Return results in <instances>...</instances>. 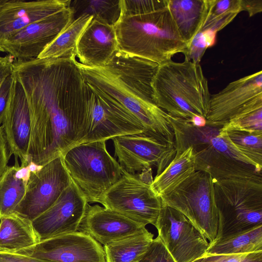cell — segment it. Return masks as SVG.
<instances>
[{
	"label": "cell",
	"mask_w": 262,
	"mask_h": 262,
	"mask_svg": "<svg viewBox=\"0 0 262 262\" xmlns=\"http://www.w3.org/2000/svg\"><path fill=\"white\" fill-rule=\"evenodd\" d=\"M15 253L55 262H105L103 247L79 231L40 241Z\"/></svg>",
	"instance_id": "obj_15"
},
{
	"label": "cell",
	"mask_w": 262,
	"mask_h": 262,
	"mask_svg": "<svg viewBox=\"0 0 262 262\" xmlns=\"http://www.w3.org/2000/svg\"><path fill=\"white\" fill-rule=\"evenodd\" d=\"M214 192L219 215L215 239L262 225V182L214 180Z\"/></svg>",
	"instance_id": "obj_5"
},
{
	"label": "cell",
	"mask_w": 262,
	"mask_h": 262,
	"mask_svg": "<svg viewBox=\"0 0 262 262\" xmlns=\"http://www.w3.org/2000/svg\"><path fill=\"white\" fill-rule=\"evenodd\" d=\"M118 50L159 65L185 54L187 43L182 37L167 6L162 0L156 8L138 15H121L114 26Z\"/></svg>",
	"instance_id": "obj_3"
},
{
	"label": "cell",
	"mask_w": 262,
	"mask_h": 262,
	"mask_svg": "<svg viewBox=\"0 0 262 262\" xmlns=\"http://www.w3.org/2000/svg\"><path fill=\"white\" fill-rule=\"evenodd\" d=\"M138 262H176L161 238H154L146 252Z\"/></svg>",
	"instance_id": "obj_34"
},
{
	"label": "cell",
	"mask_w": 262,
	"mask_h": 262,
	"mask_svg": "<svg viewBox=\"0 0 262 262\" xmlns=\"http://www.w3.org/2000/svg\"><path fill=\"white\" fill-rule=\"evenodd\" d=\"M43 165H40L33 162V161L30 162L28 164L29 168L31 173H35L38 172L42 168Z\"/></svg>",
	"instance_id": "obj_43"
},
{
	"label": "cell",
	"mask_w": 262,
	"mask_h": 262,
	"mask_svg": "<svg viewBox=\"0 0 262 262\" xmlns=\"http://www.w3.org/2000/svg\"><path fill=\"white\" fill-rule=\"evenodd\" d=\"M71 0H5L0 5V51L3 41L28 25L70 6Z\"/></svg>",
	"instance_id": "obj_20"
},
{
	"label": "cell",
	"mask_w": 262,
	"mask_h": 262,
	"mask_svg": "<svg viewBox=\"0 0 262 262\" xmlns=\"http://www.w3.org/2000/svg\"><path fill=\"white\" fill-rule=\"evenodd\" d=\"M262 252V225L244 232L215 239L206 253L235 254Z\"/></svg>",
	"instance_id": "obj_26"
},
{
	"label": "cell",
	"mask_w": 262,
	"mask_h": 262,
	"mask_svg": "<svg viewBox=\"0 0 262 262\" xmlns=\"http://www.w3.org/2000/svg\"><path fill=\"white\" fill-rule=\"evenodd\" d=\"M31 172L28 165L26 166H18L15 173V177L18 179L23 181L24 183H27L31 176Z\"/></svg>",
	"instance_id": "obj_41"
},
{
	"label": "cell",
	"mask_w": 262,
	"mask_h": 262,
	"mask_svg": "<svg viewBox=\"0 0 262 262\" xmlns=\"http://www.w3.org/2000/svg\"><path fill=\"white\" fill-rule=\"evenodd\" d=\"M154 102L168 115L206 118L211 94L200 63L170 60L159 66L152 82Z\"/></svg>",
	"instance_id": "obj_4"
},
{
	"label": "cell",
	"mask_w": 262,
	"mask_h": 262,
	"mask_svg": "<svg viewBox=\"0 0 262 262\" xmlns=\"http://www.w3.org/2000/svg\"><path fill=\"white\" fill-rule=\"evenodd\" d=\"M39 242L32 221L16 213L0 219V252L16 253Z\"/></svg>",
	"instance_id": "obj_23"
},
{
	"label": "cell",
	"mask_w": 262,
	"mask_h": 262,
	"mask_svg": "<svg viewBox=\"0 0 262 262\" xmlns=\"http://www.w3.org/2000/svg\"><path fill=\"white\" fill-rule=\"evenodd\" d=\"M195 162L193 150L189 147L176 155L165 169L155 177L150 184L151 189L159 197L171 192L196 171Z\"/></svg>",
	"instance_id": "obj_24"
},
{
	"label": "cell",
	"mask_w": 262,
	"mask_h": 262,
	"mask_svg": "<svg viewBox=\"0 0 262 262\" xmlns=\"http://www.w3.org/2000/svg\"><path fill=\"white\" fill-rule=\"evenodd\" d=\"M192 262H262V252L235 254L205 253Z\"/></svg>",
	"instance_id": "obj_33"
},
{
	"label": "cell",
	"mask_w": 262,
	"mask_h": 262,
	"mask_svg": "<svg viewBox=\"0 0 262 262\" xmlns=\"http://www.w3.org/2000/svg\"><path fill=\"white\" fill-rule=\"evenodd\" d=\"M147 229L127 217L98 205H87L78 231L104 246L143 232Z\"/></svg>",
	"instance_id": "obj_19"
},
{
	"label": "cell",
	"mask_w": 262,
	"mask_h": 262,
	"mask_svg": "<svg viewBox=\"0 0 262 262\" xmlns=\"http://www.w3.org/2000/svg\"><path fill=\"white\" fill-rule=\"evenodd\" d=\"M105 142L82 143L62 156L70 177L88 203H99L122 174V167L108 152Z\"/></svg>",
	"instance_id": "obj_6"
},
{
	"label": "cell",
	"mask_w": 262,
	"mask_h": 262,
	"mask_svg": "<svg viewBox=\"0 0 262 262\" xmlns=\"http://www.w3.org/2000/svg\"><path fill=\"white\" fill-rule=\"evenodd\" d=\"M0 262H55L28 255L0 252Z\"/></svg>",
	"instance_id": "obj_38"
},
{
	"label": "cell",
	"mask_w": 262,
	"mask_h": 262,
	"mask_svg": "<svg viewBox=\"0 0 262 262\" xmlns=\"http://www.w3.org/2000/svg\"><path fill=\"white\" fill-rule=\"evenodd\" d=\"M10 154L7 140L2 126H0V179L6 172L8 166Z\"/></svg>",
	"instance_id": "obj_36"
},
{
	"label": "cell",
	"mask_w": 262,
	"mask_h": 262,
	"mask_svg": "<svg viewBox=\"0 0 262 262\" xmlns=\"http://www.w3.org/2000/svg\"><path fill=\"white\" fill-rule=\"evenodd\" d=\"M2 126L10 155L19 158L20 166L28 165L32 161L28 155L31 132L29 109L24 90L13 77Z\"/></svg>",
	"instance_id": "obj_17"
},
{
	"label": "cell",
	"mask_w": 262,
	"mask_h": 262,
	"mask_svg": "<svg viewBox=\"0 0 262 262\" xmlns=\"http://www.w3.org/2000/svg\"><path fill=\"white\" fill-rule=\"evenodd\" d=\"M155 226L176 262H192L203 256L209 246L207 239L185 216L162 200Z\"/></svg>",
	"instance_id": "obj_12"
},
{
	"label": "cell",
	"mask_w": 262,
	"mask_h": 262,
	"mask_svg": "<svg viewBox=\"0 0 262 262\" xmlns=\"http://www.w3.org/2000/svg\"><path fill=\"white\" fill-rule=\"evenodd\" d=\"M259 97H262L261 71L231 82L211 95L207 122L225 124L244 106Z\"/></svg>",
	"instance_id": "obj_18"
},
{
	"label": "cell",
	"mask_w": 262,
	"mask_h": 262,
	"mask_svg": "<svg viewBox=\"0 0 262 262\" xmlns=\"http://www.w3.org/2000/svg\"><path fill=\"white\" fill-rule=\"evenodd\" d=\"M251 133H262V97H258L242 108L224 125Z\"/></svg>",
	"instance_id": "obj_31"
},
{
	"label": "cell",
	"mask_w": 262,
	"mask_h": 262,
	"mask_svg": "<svg viewBox=\"0 0 262 262\" xmlns=\"http://www.w3.org/2000/svg\"><path fill=\"white\" fill-rule=\"evenodd\" d=\"M5 0H0V5L2 4Z\"/></svg>",
	"instance_id": "obj_44"
},
{
	"label": "cell",
	"mask_w": 262,
	"mask_h": 262,
	"mask_svg": "<svg viewBox=\"0 0 262 262\" xmlns=\"http://www.w3.org/2000/svg\"><path fill=\"white\" fill-rule=\"evenodd\" d=\"M14 58L10 55L0 56V86L5 79L12 74Z\"/></svg>",
	"instance_id": "obj_39"
},
{
	"label": "cell",
	"mask_w": 262,
	"mask_h": 262,
	"mask_svg": "<svg viewBox=\"0 0 262 262\" xmlns=\"http://www.w3.org/2000/svg\"><path fill=\"white\" fill-rule=\"evenodd\" d=\"M70 7L74 12V18L82 15H89L114 26L120 18V0L71 1Z\"/></svg>",
	"instance_id": "obj_30"
},
{
	"label": "cell",
	"mask_w": 262,
	"mask_h": 262,
	"mask_svg": "<svg viewBox=\"0 0 262 262\" xmlns=\"http://www.w3.org/2000/svg\"><path fill=\"white\" fill-rule=\"evenodd\" d=\"M162 0H120L121 15H138L158 7Z\"/></svg>",
	"instance_id": "obj_35"
},
{
	"label": "cell",
	"mask_w": 262,
	"mask_h": 262,
	"mask_svg": "<svg viewBox=\"0 0 262 262\" xmlns=\"http://www.w3.org/2000/svg\"><path fill=\"white\" fill-rule=\"evenodd\" d=\"M12 81L13 77L11 74L5 79L0 86V126L3 121Z\"/></svg>",
	"instance_id": "obj_37"
},
{
	"label": "cell",
	"mask_w": 262,
	"mask_h": 262,
	"mask_svg": "<svg viewBox=\"0 0 262 262\" xmlns=\"http://www.w3.org/2000/svg\"><path fill=\"white\" fill-rule=\"evenodd\" d=\"M160 198L185 216L209 243L215 241L219 215L214 198V179L209 174L196 170L172 191Z\"/></svg>",
	"instance_id": "obj_9"
},
{
	"label": "cell",
	"mask_w": 262,
	"mask_h": 262,
	"mask_svg": "<svg viewBox=\"0 0 262 262\" xmlns=\"http://www.w3.org/2000/svg\"><path fill=\"white\" fill-rule=\"evenodd\" d=\"M69 6L48 17L34 21L6 39L1 51L16 60L37 58L44 49L73 20Z\"/></svg>",
	"instance_id": "obj_14"
},
{
	"label": "cell",
	"mask_w": 262,
	"mask_h": 262,
	"mask_svg": "<svg viewBox=\"0 0 262 262\" xmlns=\"http://www.w3.org/2000/svg\"><path fill=\"white\" fill-rule=\"evenodd\" d=\"M88 204L72 180L54 204L32 221L40 242L78 231Z\"/></svg>",
	"instance_id": "obj_16"
},
{
	"label": "cell",
	"mask_w": 262,
	"mask_h": 262,
	"mask_svg": "<svg viewBox=\"0 0 262 262\" xmlns=\"http://www.w3.org/2000/svg\"><path fill=\"white\" fill-rule=\"evenodd\" d=\"M87 85L88 93L84 107L74 125L75 146L106 141L116 137L146 130L121 104L106 94Z\"/></svg>",
	"instance_id": "obj_7"
},
{
	"label": "cell",
	"mask_w": 262,
	"mask_h": 262,
	"mask_svg": "<svg viewBox=\"0 0 262 262\" xmlns=\"http://www.w3.org/2000/svg\"><path fill=\"white\" fill-rule=\"evenodd\" d=\"M15 159V165L8 166L0 179V219L15 213L26 193L27 185L15 177L19 166L17 159Z\"/></svg>",
	"instance_id": "obj_29"
},
{
	"label": "cell",
	"mask_w": 262,
	"mask_h": 262,
	"mask_svg": "<svg viewBox=\"0 0 262 262\" xmlns=\"http://www.w3.org/2000/svg\"><path fill=\"white\" fill-rule=\"evenodd\" d=\"M93 17L82 15L69 24L40 54L37 58H58L75 53L79 38Z\"/></svg>",
	"instance_id": "obj_28"
},
{
	"label": "cell",
	"mask_w": 262,
	"mask_h": 262,
	"mask_svg": "<svg viewBox=\"0 0 262 262\" xmlns=\"http://www.w3.org/2000/svg\"><path fill=\"white\" fill-rule=\"evenodd\" d=\"M224 125L207 122L204 127H196L188 120H179L173 127L177 154L191 147L195 157V170L205 172L215 180L262 182V168L237 149Z\"/></svg>",
	"instance_id": "obj_2"
},
{
	"label": "cell",
	"mask_w": 262,
	"mask_h": 262,
	"mask_svg": "<svg viewBox=\"0 0 262 262\" xmlns=\"http://www.w3.org/2000/svg\"><path fill=\"white\" fill-rule=\"evenodd\" d=\"M77 64L85 82L109 96L124 107L146 130L174 142V133L169 115L137 91L125 84L106 67L91 68Z\"/></svg>",
	"instance_id": "obj_8"
},
{
	"label": "cell",
	"mask_w": 262,
	"mask_h": 262,
	"mask_svg": "<svg viewBox=\"0 0 262 262\" xmlns=\"http://www.w3.org/2000/svg\"><path fill=\"white\" fill-rule=\"evenodd\" d=\"M152 181L123 168L121 178L104 193L99 203L144 226H155L161 199L151 189Z\"/></svg>",
	"instance_id": "obj_10"
},
{
	"label": "cell",
	"mask_w": 262,
	"mask_h": 262,
	"mask_svg": "<svg viewBox=\"0 0 262 262\" xmlns=\"http://www.w3.org/2000/svg\"><path fill=\"white\" fill-rule=\"evenodd\" d=\"M225 129L230 141L237 149L262 168V133H251L234 128Z\"/></svg>",
	"instance_id": "obj_32"
},
{
	"label": "cell",
	"mask_w": 262,
	"mask_h": 262,
	"mask_svg": "<svg viewBox=\"0 0 262 262\" xmlns=\"http://www.w3.org/2000/svg\"><path fill=\"white\" fill-rule=\"evenodd\" d=\"M112 140L119 163L132 174L155 166L156 176L159 175L176 155L174 142L147 130L116 137Z\"/></svg>",
	"instance_id": "obj_11"
},
{
	"label": "cell",
	"mask_w": 262,
	"mask_h": 262,
	"mask_svg": "<svg viewBox=\"0 0 262 262\" xmlns=\"http://www.w3.org/2000/svg\"><path fill=\"white\" fill-rule=\"evenodd\" d=\"M167 6L180 35L188 46L203 20L206 0H167Z\"/></svg>",
	"instance_id": "obj_25"
},
{
	"label": "cell",
	"mask_w": 262,
	"mask_h": 262,
	"mask_svg": "<svg viewBox=\"0 0 262 262\" xmlns=\"http://www.w3.org/2000/svg\"><path fill=\"white\" fill-rule=\"evenodd\" d=\"M159 66L118 50L104 67L117 74L128 86L153 101L152 82Z\"/></svg>",
	"instance_id": "obj_22"
},
{
	"label": "cell",
	"mask_w": 262,
	"mask_h": 262,
	"mask_svg": "<svg viewBox=\"0 0 262 262\" xmlns=\"http://www.w3.org/2000/svg\"><path fill=\"white\" fill-rule=\"evenodd\" d=\"M12 76L21 85L30 113L28 155L43 165L75 146V123L88 88L75 53L58 58L14 60Z\"/></svg>",
	"instance_id": "obj_1"
},
{
	"label": "cell",
	"mask_w": 262,
	"mask_h": 262,
	"mask_svg": "<svg viewBox=\"0 0 262 262\" xmlns=\"http://www.w3.org/2000/svg\"><path fill=\"white\" fill-rule=\"evenodd\" d=\"M71 182L62 156L51 160L38 172L31 173L15 213L32 221L54 204Z\"/></svg>",
	"instance_id": "obj_13"
},
{
	"label": "cell",
	"mask_w": 262,
	"mask_h": 262,
	"mask_svg": "<svg viewBox=\"0 0 262 262\" xmlns=\"http://www.w3.org/2000/svg\"><path fill=\"white\" fill-rule=\"evenodd\" d=\"M188 120L192 125L196 127H204L207 124L206 118L199 115L194 116Z\"/></svg>",
	"instance_id": "obj_42"
},
{
	"label": "cell",
	"mask_w": 262,
	"mask_h": 262,
	"mask_svg": "<svg viewBox=\"0 0 262 262\" xmlns=\"http://www.w3.org/2000/svg\"><path fill=\"white\" fill-rule=\"evenodd\" d=\"M118 50L114 26L93 17L79 38L75 53L80 64L100 68L106 66Z\"/></svg>",
	"instance_id": "obj_21"
},
{
	"label": "cell",
	"mask_w": 262,
	"mask_h": 262,
	"mask_svg": "<svg viewBox=\"0 0 262 262\" xmlns=\"http://www.w3.org/2000/svg\"><path fill=\"white\" fill-rule=\"evenodd\" d=\"M147 230L104 246L105 262H138L154 239Z\"/></svg>",
	"instance_id": "obj_27"
},
{
	"label": "cell",
	"mask_w": 262,
	"mask_h": 262,
	"mask_svg": "<svg viewBox=\"0 0 262 262\" xmlns=\"http://www.w3.org/2000/svg\"><path fill=\"white\" fill-rule=\"evenodd\" d=\"M242 11L247 12L249 17L262 11V0H241Z\"/></svg>",
	"instance_id": "obj_40"
}]
</instances>
